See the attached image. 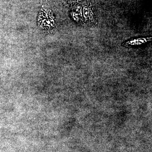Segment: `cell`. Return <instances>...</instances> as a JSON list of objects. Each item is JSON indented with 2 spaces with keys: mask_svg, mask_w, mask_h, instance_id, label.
Listing matches in <instances>:
<instances>
[{
  "mask_svg": "<svg viewBox=\"0 0 152 152\" xmlns=\"http://www.w3.org/2000/svg\"><path fill=\"white\" fill-rule=\"evenodd\" d=\"M148 39L145 38H141V39H137L133 40L134 41H131L126 43V45L127 46L137 45H141V44L146 42Z\"/></svg>",
  "mask_w": 152,
  "mask_h": 152,
  "instance_id": "6da1fadb",
  "label": "cell"
}]
</instances>
